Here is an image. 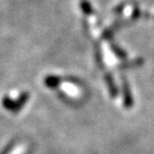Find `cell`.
<instances>
[{
  "mask_svg": "<svg viewBox=\"0 0 154 154\" xmlns=\"http://www.w3.org/2000/svg\"><path fill=\"white\" fill-rule=\"evenodd\" d=\"M28 99H29V93H27V92L26 93H22V95L19 96V99L15 100V101L8 97V96H5L2 100V105L8 110H11L13 112H17L25 105V103H26Z\"/></svg>",
  "mask_w": 154,
  "mask_h": 154,
  "instance_id": "cell-1",
  "label": "cell"
},
{
  "mask_svg": "<svg viewBox=\"0 0 154 154\" xmlns=\"http://www.w3.org/2000/svg\"><path fill=\"white\" fill-rule=\"evenodd\" d=\"M122 91H123V102L126 108H131L133 106V96L131 93L130 86L124 76H122Z\"/></svg>",
  "mask_w": 154,
  "mask_h": 154,
  "instance_id": "cell-2",
  "label": "cell"
},
{
  "mask_svg": "<svg viewBox=\"0 0 154 154\" xmlns=\"http://www.w3.org/2000/svg\"><path fill=\"white\" fill-rule=\"evenodd\" d=\"M105 80H106L107 86H108L110 96L111 97H116L117 94H118V89H117V87H116V84H115V82H113V78H112V76H111V74H109V73L105 74Z\"/></svg>",
  "mask_w": 154,
  "mask_h": 154,
  "instance_id": "cell-3",
  "label": "cell"
},
{
  "mask_svg": "<svg viewBox=\"0 0 154 154\" xmlns=\"http://www.w3.org/2000/svg\"><path fill=\"white\" fill-rule=\"evenodd\" d=\"M44 82H45V85L48 87V88L54 89V88H57V87L60 86L61 79L58 76H54V75H51V76L46 77L45 79H44Z\"/></svg>",
  "mask_w": 154,
  "mask_h": 154,
  "instance_id": "cell-4",
  "label": "cell"
},
{
  "mask_svg": "<svg viewBox=\"0 0 154 154\" xmlns=\"http://www.w3.org/2000/svg\"><path fill=\"white\" fill-rule=\"evenodd\" d=\"M62 89L64 90L67 94H70V95H72V96H77L78 93H79L78 88H76V87L72 84H64L62 86Z\"/></svg>",
  "mask_w": 154,
  "mask_h": 154,
  "instance_id": "cell-5",
  "label": "cell"
},
{
  "mask_svg": "<svg viewBox=\"0 0 154 154\" xmlns=\"http://www.w3.org/2000/svg\"><path fill=\"white\" fill-rule=\"evenodd\" d=\"M80 8H82V11L84 14L89 15L92 13L91 3H90L88 0H82V2H80Z\"/></svg>",
  "mask_w": 154,
  "mask_h": 154,
  "instance_id": "cell-6",
  "label": "cell"
},
{
  "mask_svg": "<svg viewBox=\"0 0 154 154\" xmlns=\"http://www.w3.org/2000/svg\"><path fill=\"white\" fill-rule=\"evenodd\" d=\"M111 48H112L113 53L118 56L119 58H125V57H126V54H125L124 51L121 49V48H119L118 46L116 45V44H111Z\"/></svg>",
  "mask_w": 154,
  "mask_h": 154,
  "instance_id": "cell-7",
  "label": "cell"
}]
</instances>
